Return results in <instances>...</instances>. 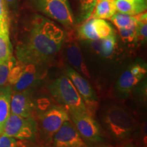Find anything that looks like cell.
<instances>
[{
  "label": "cell",
  "instance_id": "cell-1",
  "mask_svg": "<svg viewBox=\"0 0 147 147\" xmlns=\"http://www.w3.org/2000/svg\"><path fill=\"white\" fill-rule=\"evenodd\" d=\"M65 34L50 19L36 15L31 22L25 39L16 47L18 60L24 64L46 67L57 56Z\"/></svg>",
  "mask_w": 147,
  "mask_h": 147
},
{
  "label": "cell",
  "instance_id": "cell-2",
  "mask_svg": "<svg viewBox=\"0 0 147 147\" xmlns=\"http://www.w3.org/2000/svg\"><path fill=\"white\" fill-rule=\"evenodd\" d=\"M53 98L67 110L69 114L89 112L81 96L68 77L62 75L49 85Z\"/></svg>",
  "mask_w": 147,
  "mask_h": 147
},
{
  "label": "cell",
  "instance_id": "cell-3",
  "mask_svg": "<svg viewBox=\"0 0 147 147\" xmlns=\"http://www.w3.org/2000/svg\"><path fill=\"white\" fill-rule=\"evenodd\" d=\"M104 122L108 131L117 138L127 137L135 128V121L131 115L119 106H113L106 111Z\"/></svg>",
  "mask_w": 147,
  "mask_h": 147
},
{
  "label": "cell",
  "instance_id": "cell-4",
  "mask_svg": "<svg viewBox=\"0 0 147 147\" xmlns=\"http://www.w3.org/2000/svg\"><path fill=\"white\" fill-rule=\"evenodd\" d=\"M39 119L42 140L47 145L52 142L53 136L62 124L70 120V117L67 110L62 106H53L42 112Z\"/></svg>",
  "mask_w": 147,
  "mask_h": 147
},
{
  "label": "cell",
  "instance_id": "cell-5",
  "mask_svg": "<svg viewBox=\"0 0 147 147\" xmlns=\"http://www.w3.org/2000/svg\"><path fill=\"white\" fill-rule=\"evenodd\" d=\"M38 129V123L33 117L24 118L11 114L3 127L2 134L14 138L34 140Z\"/></svg>",
  "mask_w": 147,
  "mask_h": 147
},
{
  "label": "cell",
  "instance_id": "cell-6",
  "mask_svg": "<svg viewBox=\"0 0 147 147\" xmlns=\"http://www.w3.org/2000/svg\"><path fill=\"white\" fill-rule=\"evenodd\" d=\"M35 6L42 13L69 27L74 24V16L68 0H33Z\"/></svg>",
  "mask_w": 147,
  "mask_h": 147
},
{
  "label": "cell",
  "instance_id": "cell-7",
  "mask_svg": "<svg viewBox=\"0 0 147 147\" xmlns=\"http://www.w3.org/2000/svg\"><path fill=\"white\" fill-rule=\"evenodd\" d=\"M80 136L90 142L102 141L100 126L89 112L69 114Z\"/></svg>",
  "mask_w": 147,
  "mask_h": 147
},
{
  "label": "cell",
  "instance_id": "cell-8",
  "mask_svg": "<svg viewBox=\"0 0 147 147\" xmlns=\"http://www.w3.org/2000/svg\"><path fill=\"white\" fill-rule=\"evenodd\" d=\"M53 147H87L70 120L66 121L53 136Z\"/></svg>",
  "mask_w": 147,
  "mask_h": 147
},
{
  "label": "cell",
  "instance_id": "cell-9",
  "mask_svg": "<svg viewBox=\"0 0 147 147\" xmlns=\"http://www.w3.org/2000/svg\"><path fill=\"white\" fill-rule=\"evenodd\" d=\"M63 46L65 49L66 58L69 63L84 76L90 78L89 70L84 63L80 47L73 32H69L65 34Z\"/></svg>",
  "mask_w": 147,
  "mask_h": 147
},
{
  "label": "cell",
  "instance_id": "cell-10",
  "mask_svg": "<svg viewBox=\"0 0 147 147\" xmlns=\"http://www.w3.org/2000/svg\"><path fill=\"white\" fill-rule=\"evenodd\" d=\"M65 73L76 87L78 93L83 100L88 110L90 106L95 107L97 102V96L94 90L87 81V80L70 67H67L65 69Z\"/></svg>",
  "mask_w": 147,
  "mask_h": 147
},
{
  "label": "cell",
  "instance_id": "cell-11",
  "mask_svg": "<svg viewBox=\"0 0 147 147\" xmlns=\"http://www.w3.org/2000/svg\"><path fill=\"white\" fill-rule=\"evenodd\" d=\"M146 74V65L134 64L119 77L117 83V90L123 93H129L141 81Z\"/></svg>",
  "mask_w": 147,
  "mask_h": 147
},
{
  "label": "cell",
  "instance_id": "cell-12",
  "mask_svg": "<svg viewBox=\"0 0 147 147\" xmlns=\"http://www.w3.org/2000/svg\"><path fill=\"white\" fill-rule=\"evenodd\" d=\"M34 106L30 89L14 91L13 95H11L10 111L12 114L24 118L32 117Z\"/></svg>",
  "mask_w": 147,
  "mask_h": 147
},
{
  "label": "cell",
  "instance_id": "cell-13",
  "mask_svg": "<svg viewBox=\"0 0 147 147\" xmlns=\"http://www.w3.org/2000/svg\"><path fill=\"white\" fill-rule=\"evenodd\" d=\"M45 67L33 63L25 64L21 77L13 86L14 91L29 89L38 83L45 76Z\"/></svg>",
  "mask_w": 147,
  "mask_h": 147
},
{
  "label": "cell",
  "instance_id": "cell-14",
  "mask_svg": "<svg viewBox=\"0 0 147 147\" xmlns=\"http://www.w3.org/2000/svg\"><path fill=\"white\" fill-rule=\"evenodd\" d=\"M117 11L122 14L136 16L146 9V1L141 0H115Z\"/></svg>",
  "mask_w": 147,
  "mask_h": 147
},
{
  "label": "cell",
  "instance_id": "cell-15",
  "mask_svg": "<svg viewBox=\"0 0 147 147\" xmlns=\"http://www.w3.org/2000/svg\"><path fill=\"white\" fill-rule=\"evenodd\" d=\"M116 12L115 0H97L89 18L110 19Z\"/></svg>",
  "mask_w": 147,
  "mask_h": 147
},
{
  "label": "cell",
  "instance_id": "cell-16",
  "mask_svg": "<svg viewBox=\"0 0 147 147\" xmlns=\"http://www.w3.org/2000/svg\"><path fill=\"white\" fill-rule=\"evenodd\" d=\"M12 89L10 84L0 89V136L2 134L3 129L10 115V100Z\"/></svg>",
  "mask_w": 147,
  "mask_h": 147
},
{
  "label": "cell",
  "instance_id": "cell-17",
  "mask_svg": "<svg viewBox=\"0 0 147 147\" xmlns=\"http://www.w3.org/2000/svg\"><path fill=\"white\" fill-rule=\"evenodd\" d=\"M117 40L115 35L108 36L104 39L93 40L91 46L96 52L103 57H110L115 51Z\"/></svg>",
  "mask_w": 147,
  "mask_h": 147
},
{
  "label": "cell",
  "instance_id": "cell-18",
  "mask_svg": "<svg viewBox=\"0 0 147 147\" xmlns=\"http://www.w3.org/2000/svg\"><path fill=\"white\" fill-rule=\"evenodd\" d=\"M12 56V47L9 36V28L0 29V64Z\"/></svg>",
  "mask_w": 147,
  "mask_h": 147
},
{
  "label": "cell",
  "instance_id": "cell-19",
  "mask_svg": "<svg viewBox=\"0 0 147 147\" xmlns=\"http://www.w3.org/2000/svg\"><path fill=\"white\" fill-rule=\"evenodd\" d=\"M93 29L98 39H104L108 36L115 34L111 25L105 19L92 18Z\"/></svg>",
  "mask_w": 147,
  "mask_h": 147
},
{
  "label": "cell",
  "instance_id": "cell-20",
  "mask_svg": "<svg viewBox=\"0 0 147 147\" xmlns=\"http://www.w3.org/2000/svg\"><path fill=\"white\" fill-rule=\"evenodd\" d=\"M117 28H127L136 23V16H130L120 12L115 13L110 18Z\"/></svg>",
  "mask_w": 147,
  "mask_h": 147
},
{
  "label": "cell",
  "instance_id": "cell-21",
  "mask_svg": "<svg viewBox=\"0 0 147 147\" xmlns=\"http://www.w3.org/2000/svg\"><path fill=\"white\" fill-rule=\"evenodd\" d=\"M136 17V41L144 42L147 36V17L146 12H144L138 15Z\"/></svg>",
  "mask_w": 147,
  "mask_h": 147
},
{
  "label": "cell",
  "instance_id": "cell-22",
  "mask_svg": "<svg viewBox=\"0 0 147 147\" xmlns=\"http://www.w3.org/2000/svg\"><path fill=\"white\" fill-rule=\"evenodd\" d=\"M16 59L13 56L0 64V89L8 85V78L9 73L16 63Z\"/></svg>",
  "mask_w": 147,
  "mask_h": 147
},
{
  "label": "cell",
  "instance_id": "cell-23",
  "mask_svg": "<svg viewBox=\"0 0 147 147\" xmlns=\"http://www.w3.org/2000/svg\"><path fill=\"white\" fill-rule=\"evenodd\" d=\"M78 34L79 38L82 40H91V41L98 40L93 29L92 18H89L79 27Z\"/></svg>",
  "mask_w": 147,
  "mask_h": 147
},
{
  "label": "cell",
  "instance_id": "cell-24",
  "mask_svg": "<svg viewBox=\"0 0 147 147\" xmlns=\"http://www.w3.org/2000/svg\"><path fill=\"white\" fill-rule=\"evenodd\" d=\"M25 66V64L18 60L16 61L15 65L11 69L8 75V82L10 86H14L16 83L23 73Z\"/></svg>",
  "mask_w": 147,
  "mask_h": 147
},
{
  "label": "cell",
  "instance_id": "cell-25",
  "mask_svg": "<svg viewBox=\"0 0 147 147\" xmlns=\"http://www.w3.org/2000/svg\"><path fill=\"white\" fill-rule=\"evenodd\" d=\"M135 25L127 27V28H119V34L123 40L126 42H131L136 41V28Z\"/></svg>",
  "mask_w": 147,
  "mask_h": 147
},
{
  "label": "cell",
  "instance_id": "cell-26",
  "mask_svg": "<svg viewBox=\"0 0 147 147\" xmlns=\"http://www.w3.org/2000/svg\"><path fill=\"white\" fill-rule=\"evenodd\" d=\"M97 0H80L82 12L85 14L86 18H89L94 8Z\"/></svg>",
  "mask_w": 147,
  "mask_h": 147
},
{
  "label": "cell",
  "instance_id": "cell-27",
  "mask_svg": "<svg viewBox=\"0 0 147 147\" xmlns=\"http://www.w3.org/2000/svg\"><path fill=\"white\" fill-rule=\"evenodd\" d=\"M0 147H17L16 140L2 134L0 136Z\"/></svg>",
  "mask_w": 147,
  "mask_h": 147
},
{
  "label": "cell",
  "instance_id": "cell-28",
  "mask_svg": "<svg viewBox=\"0 0 147 147\" xmlns=\"http://www.w3.org/2000/svg\"><path fill=\"white\" fill-rule=\"evenodd\" d=\"M0 19L3 22L9 23L6 3L4 0H0Z\"/></svg>",
  "mask_w": 147,
  "mask_h": 147
},
{
  "label": "cell",
  "instance_id": "cell-29",
  "mask_svg": "<svg viewBox=\"0 0 147 147\" xmlns=\"http://www.w3.org/2000/svg\"><path fill=\"white\" fill-rule=\"evenodd\" d=\"M3 28H9V23L3 22L0 19V29Z\"/></svg>",
  "mask_w": 147,
  "mask_h": 147
},
{
  "label": "cell",
  "instance_id": "cell-30",
  "mask_svg": "<svg viewBox=\"0 0 147 147\" xmlns=\"http://www.w3.org/2000/svg\"><path fill=\"white\" fill-rule=\"evenodd\" d=\"M6 4L10 5H14L15 2L16 1V0H4Z\"/></svg>",
  "mask_w": 147,
  "mask_h": 147
},
{
  "label": "cell",
  "instance_id": "cell-31",
  "mask_svg": "<svg viewBox=\"0 0 147 147\" xmlns=\"http://www.w3.org/2000/svg\"><path fill=\"white\" fill-rule=\"evenodd\" d=\"M37 147H53V146H49V145H44V146H37Z\"/></svg>",
  "mask_w": 147,
  "mask_h": 147
},
{
  "label": "cell",
  "instance_id": "cell-32",
  "mask_svg": "<svg viewBox=\"0 0 147 147\" xmlns=\"http://www.w3.org/2000/svg\"><path fill=\"white\" fill-rule=\"evenodd\" d=\"M100 147H108V146H100Z\"/></svg>",
  "mask_w": 147,
  "mask_h": 147
},
{
  "label": "cell",
  "instance_id": "cell-33",
  "mask_svg": "<svg viewBox=\"0 0 147 147\" xmlns=\"http://www.w3.org/2000/svg\"><path fill=\"white\" fill-rule=\"evenodd\" d=\"M141 1H146V0H141Z\"/></svg>",
  "mask_w": 147,
  "mask_h": 147
},
{
  "label": "cell",
  "instance_id": "cell-34",
  "mask_svg": "<svg viewBox=\"0 0 147 147\" xmlns=\"http://www.w3.org/2000/svg\"><path fill=\"white\" fill-rule=\"evenodd\" d=\"M108 147H113V146H108Z\"/></svg>",
  "mask_w": 147,
  "mask_h": 147
}]
</instances>
